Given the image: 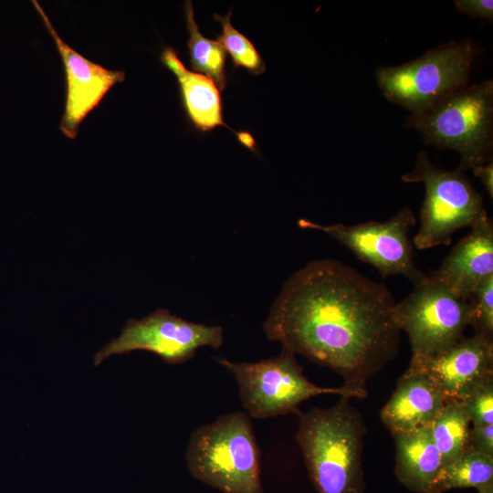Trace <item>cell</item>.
<instances>
[{
    "instance_id": "1",
    "label": "cell",
    "mask_w": 493,
    "mask_h": 493,
    "mask_svg": "<svg viewBox=\"0 0 493 493\" xmlns=\"http://www.w3.org/2000/svg\"><path fill=\"white\" fill-rule=\"evenodd\" d=\"M395 301L383 285L334 259L309 262L284 283L263 329L283 350L340 374L365 393L396 354Z\"/></svg>"
},
{
    "instance_id": "2",
    "label": "cell",
    "mask_w": 493,
    "mask_h": 493,
    "mask_svg": "<svg viewBox=\"0 0 493 493\" xmlns=\"http://www.w3.org/2000/svg\"><path fill=\"white\" fill-rule=\"evenodd\" d=\"M348 397L299 414L296 440L319 493H363L365 425Z\"/></svg>"
},
{
    "instance_id": "3",
    "label": "cell",
    "mask_w": 493,
    "mask_h": 493,
    "mask_svg": "<svg viewBox=\"0 0 493 493\" xmlns=\"http://www.w3.org/2000/svg\"><path fill=\"white\" fill-rule=\"evenodd\" d=\"M186 462L194 477L222 493H263L259 450L244 412L223 414L195 429Z\"/></svg>"
},
{
    "instance_id": "4",
    "label": "cell",
    "mask_w": 493,
    "mask_h": 493,
    "mask_svg": "<svg viewBox=\"0 0 493 493\" xmlns=\"http://www.w3.org/2000/svg\"><path fill=\"white\" fill-rule=\"evenodd\" d=\"M407 126L416 130L425 144L457 152L460 172L491 162L492 80L455 90L427 110L410 115Z\"/></svg>"
},
{
    "instance_id": "5",
    "label": "cell",
    "mask_w": 493,
    "mask_h": 493,
    "mask_svg": "<svg viewBox=\"0 0 493 493\" xmlns=\"http://www.w3.org/2000/svg\"><path fill=\"white\" fill-rule=\"evenodd\" d=\"M479 53L471 38L450 41L404 64L380 67L375 79L389 101L415 115L467 86Z\"/></svg>"
},
{
    "instance_id": "6",
    "label": "cell",
    "mask_w": 493,
    "mask_h": 493,
    "mask_svg": "<svg viewBox=\"0 0 493 493\" xmlns=\"http://www.w3.org/2000/svg\"><path fill=\"white\" fill-rule=\"evenodd\" d=\"M216 361L233 373L244 408L257 419L299 414L301 403L320 394L367 396L344 385L329 388L312 383L303 374L295 354L285 350L278 356L254 362H235L225 358Z\"/></svg>"
},
{
    "instance_id": "7",
    "label": "cell",
    "mask_w": 493,
    "mask_h": 493,
    "mask_svg": "<svg viewBox=\"0 0 493 493\" xmlns=\"http://www.w3.org/2000/svg\"><path fill=\"white\" fill-rule=\"evenodd\" d=\"M394 319L408 336L414 369L464 338L471 325L469 299H462L427 275L394 306Z\"/></svg>"
},
{
    "instance_id": "8",
    "label": "cell",
    "mask_w": 493,
    "mask_h": 493,
    "mask_svg": "<svg viewBox=\"0 0 493 493\" xmlns=\"http://www.w3.org/2000/svg\"><path fill=\"white\" fill-rule=\"evenodd\" d=\"M405 183H422L425 196L420 212V227L413 239L418 249L449 245L458 229L471 227L487 214L483 197L463 172L444 171L434 166L425 152H420Z\"/></svg>"
},
{
    "instance_id": "9",
    "label": "cell",
    "mask_w": 493,
    "mask_h": 493,
    "mask_svg": "<svg viewBox=\"0 0 493 493\" xmlns=\"http://www.w3.org/2000/svg\"><path fill=\"white\" fill-rule=\"evenodd\" d=\"M223 341L222 327L195 323L158 309L142 319L127 320L121 334L95 353L93 363L98 366L112 355L145 351L169 364H179L192 359L199 348L218 349Z\"/></svg>"
},
{
    "instance_id": "10",
    "label": "cell",
    "mask_w": 493,
    "mask_h": 493,
    "mask_svg": "<svg viewBox=\"0 0 493 493\" xmlns=\"http://www.w3.org/2000/svg\"><path fill=\"white\" fill-rule=\"evenodd\" d=\"M302 228L321 231L347 246L362 261L374 267L382 277L402 275L414 285L425 274L414 263L413 244L409 237L415 217L409 207L401 208L384 222H365L354 226L334 224L324 226L299 219Z\"/></svg>"
},
{
    "instance_id": "11",
    "label": "cell",
    "mask_w": 493,
    "mask_h": 493,
    "mask_svg": "<svg viewBox=\"0 0 493 493\" xmlns=\"http://www.w3.org/2000/svg\"><path fill=\"white\" fill-rule=\"evenodd\" d=\"M33 5L63 60L67 98L60 130L66 137L74 139L81 121L100 104L110 88L124 80L125 73L107 69L75 51L58 36L40 5L37 1H33Z\"/></svg>"
},
{
    "instance_id": "12",
    "label": "cell",
    "mask_w": 493,
    "mask_h": 493,
    "mask_svg": "<svg viewBox=\"0 0 493 493\" xmlns=\"http://www.w3.org/2000/svg\"><path fill=\"white\" fill-rule=\"evenodd\" d=\"M429 376L446 401L462 402L493 376V339L481 334L462 338L414 369Z\"/></svg>"
},
{
    "instance_id": "13",
    "label": "cell",
    "mask_w": 493,
    "mask_h": 493,
    "mask_svg": "<svg viewBox=\"0 0 493 493\" xmlns=\"http://www.w3.org/2000/svg\"><path fill=\"white\" fill-rule=\"evenodd\" d=\"M470 228L440 267L427 275L466 299L484 279L493 276L492 220L486 214Z\"/></svg>"
},
{
    "instance_id": "14",
    "label": "cell",
    "mask_w": 493,
    "mask_h": 493,
    "mask_svg": "<svg viewBox=\"0 0 493 493\" xmlns=\"http://www.w3.org/2000/svg\"><path fill=\"white\" fill-rule=\"evenodd\" d=\"M446 399L435 382L419 370H408L381 410L392 434L430 425Z\"/></svg>"
},
{
    "instance_id": "15",
    "label": "cell",
    "mask_w": 493,
    "mask_h": 493,
    "mask_svg": "<svg viewBox=\"0 0 493 493\" xmlns=\"http://www.w3.org/2000/svg\"><path fill=\"white\" fill-rule=\"evenodd\" d=\"M395 443L394 474L401 484L416 493H432L442 459L430 425L392 434Z\"/></svg>"
},
{
    "instance_id": "16",
    "label": "cell",
    "mask_w": 493,
    "mask_h": 493,
    "mask_svg": "<svg viewBox=\"0 0 493 493\" xmlns=\"http://www.w3.org/2000/svg\"><path fill=\"white\" fill-rule=\"evenodd\" d=\"M161 60L176 76L184 109L194 126L202 131L226 126L223 121L220 90L214 80L187 69L172 47L163 51Z\"/></svg>"
},
{
    "instance_id": "17",
    "label": "cell",
    "mask_w": 493,
    "mask_h": 493,
    "mask_svg": "<svg viewBox=\"0 0 493 493\" xmlns=\"http://www.w3.org/2000/svg\"><path fill=\"white\" fill-rule=\"evenodd\" d=\"M490 483H493V456L467 447L456 459L442 467L432 493L455 488L478 489Z\"/></svg>"
},
{
    "instance_id": "18",
    "label": "cell",
    "mask_w": 493,
    "mask_h": 493,
    "mask_svg": "<svg viewBox=\"0 0 493 493\" xmlns=\"http://www.w3.org/2000/svg\"><path fill=\"white\" fill-rule=\"evenodd\" d=\"M470 418L462 402L446 401L430 425L442 465L456 459L467 448Z\"/></svg>"
},
{
    "instance_id": "19",
    "label": "cell",
    "mask_w": 493,
    "mask_h": 493,
    "mask_svg": "<svg viewBox=\"0 0 493 493\" xmlns=\"http://www.w3.org/2000/svg\"><path fill=\"white\" fill-rule=\"evenodd\" d=\"M184 11L190 34L187 45L191 68L213 79L218 89L223 90L226 84V51L218 40L206 38L200 33L191 1L185 2Z\"/></svg>"
},
{
    "instance_id": "20",
    "label": "cell",
    "mask_w": 493,
    "mask_h": 493,
    "mask_svg": "<svg viewBox=\"0 0 493 493\" xmlns=\"http://www.w3.org/2000/svg\"><path fill=\"white\" fill-rule=\"evenodd\" d=\"M231 15V11L225 16L215 15L222 26L218 41L231 56L236 68L243 67L254 75L262 74L266 68L263 59L251 41L232 26Z\"/></svg>"
},
{
    "instance_id": "21",
    "label": "cell",
    "mask_w": 493,
    "mask_h": 493,
    "mask_svg": "<svg viewBox=\"0 0 493 493\" xmlns=\"http://www.w3.org/2000/svg\"><path fill=\"white\" fill-rule=\"evenodd\" d=\"M475 334L493 339V276L484 279L469 297Z\"/></svg>"
},
{
    "instance_id": "22",
    "label": "cell",
    "mask_w": 493,
    "mask_h": 493,
    "mask_svg": "<svg viewBox=\"0 0 493 493\" xmlns=\"http://www.w3.org/2000/svg\"><path fill=\"white\" fill-rule=\"evenodd\" d=\"M462 403L473 425L493 424V376L486 379Z\"/></svg>"
},
{
    "instance_id": "23",
    "label": "cell",
    "mask_w": 493,
    "mask_h": 493,
    "mask_svg": "<svg viewBox=\"0 0 493 493\" xmlns=\"http://www.w3.org/2000/svg\"><path fill=\"white\" fill-rule=\"evenodd\" d=\"M467 447L493 456V424L470 427Z\"/></svg>"
},
{
    "instance_id": "24",
    "label": "cell",
    "mask_w": 493,
    "mask_h": 493,
    "mask_svg": "<svg viewBox=\"0 0 493 493\" xmlns=\"http://www.w3.org/2000/svg\"><path fill=\"white\" fill-rule=\"evenodd\" d=\"M455 6L464 14L473 17L493 19V1L491 0H456Z\"/></svg>"
},
{
    "instance_id": "25",
    "label": "cell",
    "mask_w": 493,
    "mask_h": 493,
    "mask_svg": "<svg viewBox=\"0 0 493 493\" xmlns=\"http://www.w3.org/2000/svg\"><path fill=\"white\" fill-rule=\"evenodd\" d=\"M474 175L478 177L483 184L488 194L492 199L493 197V163L488 162L482 165L474 166L471 168Z\"/></svg>"
},
{
    "instance_id": "26",
    "label": "cell",
    "mask_w": 493,
    "mask_h": 493,
    "mask_svg": "<svg viewBox=\"0 0 493 493\" xmlns=\"http://www.w3.org/2000/svg\"><path fill=\"white\" fill-rule=\"evenodd\" d=\"M237 137L246 147L249 148L250 150L254 149L255 141L250 134L246 132H241L238 133Z\"/></svg>"
},
{
    "instance_id": "27",
    "label": "cell",
    "mask_w": 493,
    "mask_h": 493,
    "mask_svg": "<svg viewBox=\"0 0 493 493\" xmlns=\"http://www.w3.org/2000/svg\"><path fill=\"white\" fill-rule=\"evenodd\" d=\"M478 493H493V483L488 484L477 489Z\"/></svg>"
}]
</instances>
